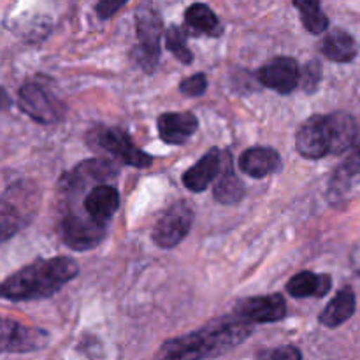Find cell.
<instances>
[{"label":"cell","mask_w":360,"mask_h":360,"mask_svg":"<svg viewBox=\"0 0 360 360\" xmlns=\"http://www.w3.org/2000/svg\"><path fill=\"white\" fill-rule=\"evenodd\" d=\"M320 77H322V70H320V65L316 60L309 62L306 65V69L301 72V79H299V84L302 86V90L308 91V94H313V91L319 88Z\"/></svg>","instance_id":"cell-27"},{"label":"cell","mask_w":360,"mask_h":360,"mask_svg":"<svg viewBox=\"0 0 360 360\" xmlns=\"http://www.w3.org/2000/svg\"><path fill=\"white\" fill-rule=\"evenodd\" d=\"M21 229V214L7 200L0 199V245L13 238Z\"/></svg>","instance_id":"cell-25"},{"label":"cell","mask_w":360,"mask_h":360,"mask_svg":"<svg viewBox=\"0 0 360 360\" xmlns=\"http://www.w3.org/2000/svg\"><path fill=\"white\" fill-rule=\"evenodd\" d=\"M260 357L274 360H299L302 357V354L295 347H281L276 348V350L264 352V354H260Z\"/></svg>","instance_id":"cell-30"},{"label":"cell","mask_w":360,"mask_h":360,"mask_svg":"<svg viewBox=\"0 0 360 360\" xmlns=\"http://www.w3.org/2000/svg\"><path fill=\"white\" fill-rule=\"evenodd\" d=\"M185 20L186 25L193 32H199V34H207L213 35V37H218L224 32V28L218 23L217 14L206 4H193V6H190L186 9Z\"/></svg>","instance_id":"cell-21"},{"label":"cell","mask_w":360,"mask_h":360,"mask_svg":"<svg viewBox=\"0 0 360 360\" xmlns=\"http://www.w3.org/2000/svg\"><path fill=\"white\" fill-rule=\"evenodd\" d=\"M77 264L69 257H55L21 267L0 283V299L23 302L51 297L77 276Z\"/></svg>","instance_id":"cell-1"},{"label":"cell","mask_w":360,"mask_h":360,"mask_svg":"<svg viewBox=\"0 0 360 360\" xmlns=\"http://www.w3.org/2000/svg\"><path fill=\"white\" fill-rule=\"evenodd\" d=\"M360 172V141L355 144L354 151H352L350 157L347 158L343 165L336 171L334 174L333 183H330V192L333 193H343L345 190L350 185V179L354 178L355 174Z\"/></svg>","instance_id":"cell-24"},{"label":"cell","mask_w":360,"mask_h":360,"mask_svg":"<svg viewBox=\"0 0 360 360\" xmlns=\"http://www.w3.org/2000/svg\"><path fill=\"white\" fill-rule=\"evenodd\" d=\"M195 116L192 112H165L158 118V134L167 144H183L197 130Z\"/></svg>","instance_id":"cell-13"},{"label":"cell","mask_w":360,"mask_h":360,"mask_svg":"<svg viewBox=\"0 0 360 360\" xmlns=\"http://www.w3.org/2000/svg\"><path fill=\"white\" fill-rule=\"evenodd\" d=\"M165 44L167 49L183 63H190L193 60L192 51L186 44V34L179 27H171L165 32Z\"/></svg>","instance_id":"cell-26"},{"label":"cell","mask_w":360,"mask_h":360,"mask_svg":"<svg viewBox=\"0 0 360 360\" xmlns=\"http://www.w3.org/2000/svg\"><path fill=\"white\" fill-rule=\"evenodd\" d=\"M220 162L221 155L217 148L204 155L193 167L183 174V183L192 192H204L213 183V179L220 174Z\"/></svg>","instance_id":"cell-15"},{"label":"cell","mask_w":360,"mask_h":360,"mask_svg":"<svg viewBox=\"0 0 360 360\" xmlns=\"http://www.w3.org/2000/svg\"><path fill=\"white\" fill-rule=\"evenodd\" d=\"M129 0H98L97 4V14L101 20H108V18L115 16L120 9H122Z\"/></svg>","instance_id":"cell-29"},{"label":"cell","mask_w":360,"mask_h":360,"mask_svg":"<svg viewBox=\"0 0 360 360\" xmlns=\"http://www.w3.org/2000/svg\"><path fill=\"white\" fill-rule=\"evenodd\" d=\"M252 336V323L236 315V319L220 320L206 329L188 336L174 338L162 345L158 357L164 359H207L218 357L238 347Z\"/></svg>","instance_id":"cell-2"},{"label":"cell","mask_w":360,"mask_h":360,"mask_svg":"<svg viewBox=\"0 0 360 360\" xmlns=\"http://www.w3.org/2000/svg\"><path fill=\"white\" fill-rule=\"evenodd\" d=\"M207 79L204 74H193V76L186 77L185 81L179 83V91L185 94L186 97H199L206 91Z\"/></svg>","instance_id":"cell-28"},{"label":"cell","mask_w":360,"mask_h":360,"mask_svg":"<svg viewBox=\"0 0 360 360\" xmlns=\"http://www.w3.org/2000/svg\"><path fill=\"white\" fill-rule=\"evenodd\" d=\"M9 105H11L9 94H7L6 88L0 86V111H2V109H7V108H9Z\"/></svg>","instance_id":"cell-31"},{"label":"cell","mask_w":360,"mask_h":360,"mask_svg":"<svg viewBox=\"0 0 360 360\" xmlns=\"http://www.w3.org/2000/svg\"><path fill=\"white\" fill-rule=\"evenodd\" d=\"M333 287V280L327 274H315L311 271H302L295 274L287 283L288 294L297 299L323 297Z\"/></svg>","instance_id":"cell-17"},{"label":"cell","mask_w":360,"mask_h":360,"mask_svg":"<svg viewBox=\"0 0 360 360\" xmlns=\"http://www.w3.org/2000/svg\"><path fill=\"white\" fill-rule=\"evenodd\" d=\"M236 315L250 323L280 322L287 315V302H285L283 295L280 294L252 297L239 302L238 308H236Z\"/></svg>","instance_id":"cell-11"},{"label":"cell","mask_w":360,"mask_h":360,"mask_svg":"<svg viewBox=\"0 0 360 360\" xmlns=\"http://www.w3.org/2000/svg\"><path fill=\"white\" fill-rule=\"evenodd\" d=\"M295 146L304 158L319 160L333 153V132H330L329 115L311 116L299 129L295 136Z\"/></svg>","instance_id":"cell-6"},{"label":"cell","mask_w":360,"mask_h":360,"mask_svg":"<svg viewBox=\"0 0 360 360\" xmlns=\"http://www.w3.org/2000/svg\"><path fill=\"white\" fill-rule=\"evenodd\" d=\"M118 174V167L108 160H88L77 165L74 171L62 178V186L65 192H76L81 186L91 181H105L111 176Z\"/></svg>","instance_id":"cell-12"},{"label":"cell","mask_w":360,"mask_h":360,"mask_svg":"<svg viewBox=\"0 0 360 360\" xmlns=\"http://www.w3.org/2000/svg\"><path fill=\"white\" fill-rule=\"evenodd\" d=\"M355 313V294L350 287L343 288L333 301L327 304L320 315V323L326 327H340Z\"/></svg>","instance_id":"cell-18"},{"label":"cell","mask_w":360,"mask_h":360,"mask_svg":"<svg viewBox=\"0 0 360 360\" xmlns=\"http://www.w3.org/2000/svg\"><path fill=\"white\" fill-rule=\"evenodd\" d=\"M214 199L221 204H236L243 199L245 195V186H243L241 179L232 172L231 167H227L224 171V174L218 178L217 185H214L213 192Z\"/></svg>","instance_id":"cell-23"},{"label":"cell","mask_w":360,"mask_h":360,"mask_svg":"<svg viewBox=\"0 0 360 360\" xmlns=\"http://www.w3.org/2000/svg\"><path fill=\"white\" fill-rule=\"evenodd\" d=\"M299 9L306 30L311 34H322L329 27V18L320 9V0H292Z\"/></svg>","instance_id":"cell-22"},{"label":"cell","mask_w":360,"mask_h":360,"mask_svg":"<svg viewBox=\"0 0 360 360\" xmlns=\"http://www.w3.org/2000/svg\"><path fill=\"white\" fill-rule=\"evenodd\" d=\"M136 28L139 44L134 49V58L141 69L153 72L160 56V39L164 34L160 14L153 7H141L136 14Z\"/></svg>","instance_id":"cell-3"},{"label":"cell","mask_w":360,"mask_h":360,"mask_svg":"<svg viewBox=\"0 0 360 360\" xmlns=\"http://www.w3.org/2000/svg\"><path fill=\"white\" fill-rule=\"evenodd\" d=\"M18 102L25 115L44 125L60 122L65 115V105L37 83H25L18 91Z\"/></svg>","instance_id":"cell-5"},{"label":"cell","mask_w":360,"mask_h":360,"mask_svg":"<svg viewBox=\"0 0 360 360\" xmlns=\"http://www.w3.org/2000/svg\"><path fill=\"white\" fill-rule=\"evenodd\" d=\"M105 238L104 221L91 218L90 214L79 217V214H69L62 221V239L69 248L72 250H91L101 245Z\"/></svg>","instance_id":"cell-9"},{"label":"cell","mask_w":360,"mask_h":360,"mask_svg":"<svg viewBox=\"0 0 360 360\" xmlns=\"http://www.w3.org/2000/svg\"><path fill=\"white\" fill-rule=\"evenodd\" d=\"M330 132H333V153H343L350 150L357 139V125L348 112L329 115Z\"/></svg>","instance_id":"cell-20"},{"label":"cell","mask_w":360,"mask_h":360,"mask_svg":"<svg viewBox=\"0 0 360 360\" xmlns=\"http://www.w3.org/2000/svg\"><path fill=\"white\" fill-rule=\"evenodd\" d=\"M88 143L132 167H148L153 160L150 155L139 150L123 130L115 127H95L88 134Z\"/></svg>","instance_id":"cell-4"},{"label":"cell","mask_w":360,"mask_h":360,"mask_svg":"<svg viewBox=\"0 0 360 360\" xmlns=\"http://www.w3.org/2000/svg\"><path fill=\"white\" fill-rule=\"evenodd\" d=\"M322 53L333 62H352L357 55V44L354 37L345 30H333L326 35L322 42Z\"/></svg>","instance_id":"cell-19"},{"label":"cell","mask_w":360,"mask_h":360,"mask_svg":"<svg viewBox=\"0 0 360 360\" xmlns=\"http://www.w3.org/2000/svg\"><path fill=\"white\" fill-rule=\"evenodd\" d=\"M120 195L116 188L109 185H98L84 197V210L91 218L105 221L118 211Z\"/></svg>","instance_id":"cell-16"},{"label":"cell","mask_w":360,"mask_h":360,"mask_svg":"<svg viewBox=\"0 0 360 360\" xmlns=\"http://www.w3.org/2000/svg\"><path fill=\"white\" fill-rule=\"evenodd\" d=\"M260 83L278 94H290L299 84L301 79V70H299L297 62L290 56H278L267 62L257 74Z\"/></svg>","instance_id":"cell-10"},{"label":"cell","mask_w":360,"mask_h":360,"mask_svg":"<svg viewBox=\"0 0 360 360\" xmlns=\"http://www.w3.org/2000/svg\"><path fill=\"white\" fill-rule=\"evenodd\" d=\"M281 158L273 148H250L239 157V169L252 178H266L280 169Z\"/></svg>","instance_id":"cell-14"},{"label":"cell","mask_w":360,"mask_h":360,"mask_svg":"<svg viewBox=\"0 0 360 360\" xmlns=\"http://www.w3.org/2000/svg\"><path fill=\"white\" fill-rule=\"evenodd\" d=\"M193 211L188 202H178L162 214L153 229V241L160 248H174L183 241L192 227Z\"/></svg>","instance_id":"cell-7"},{"label":"cell","mask_w":360,"mask_h":360,"mask_svg":"<svg viewBox=\"0 0 360 360\" xmlns=\"http://www.w3.org/2000/svg\"><path fill=\"white\" fill-rule=\"evenodd\" d=\"M48 343L44 330L27 327L9 319H0V354H27Z\"/></svg>","instance_id":"cell-8"}]
</instances>
